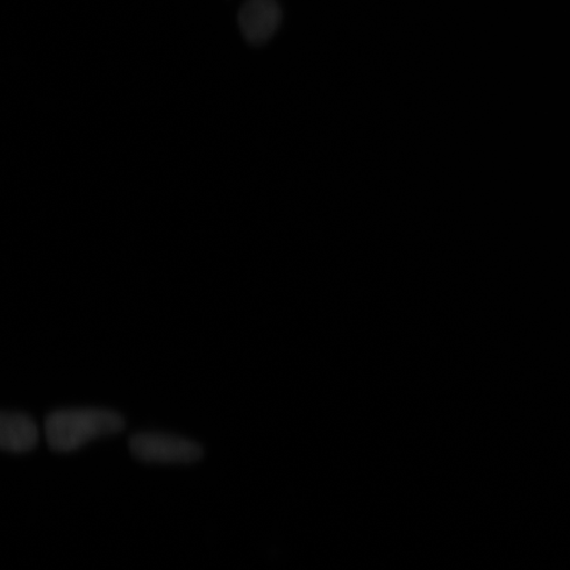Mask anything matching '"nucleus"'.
I'll use <instances>...</instances> for the list:
<instances>
[{"instance_id":"1","label":"nucleus","mask_w":570,"mask_h":570,"mask_svg":"<svg viewBox=\"0 0 570 570\" xmlns=\"http://www.w3.org/2000/svg\"><path fill=\"white\" fill-rule=\"evenodd\" d=\"M125 428L117 412L87 409L52 412L46 420V436L56 452H71L89 441L111 436Z\"/></svg>"},{"instance_id":"2","label":"nucleus","mask_w":570,"mask_h":570,"mask_svg":"<svg viewBox=\"0 0 570 570\" xmlns=\"http://www.w3.org/2000/svg\"><path fill=\"white\" fill-rule=\"evenodd\" d=\"M130 449L146 462L189 463L203 458V448L195 441L155 432L135 434Z\"/></svg>"},{"instance_id":"3","label":"nucleus","mask_w":570,"mask_h":570,"mask_svg":"<svg viewBox=\"0 0 570 570\" xmlns=\"http://www.w3.org/2000/svg\"><path fill=\"white\" fill-rule=\"evenodd\" d=\"M283 11L277 0H246L238 13L244 38L253 46L266 45L279 30Z\"/></svg>"},{"instance_id":"4","label":"nucleus","mask_w":570,"mask_h":570,"mask_svg":"<svg viewBox=\"0 0 570 570\" xmlns=\"http://www.w3.org/2000/svg\"><path fill=\"white\" fill-rule=\"evenodd\" d=\"M39 431L30 416L20 412H2L0 416V446L4 451L24 453L38 444Z\"/></svg>"}]
</instances>
